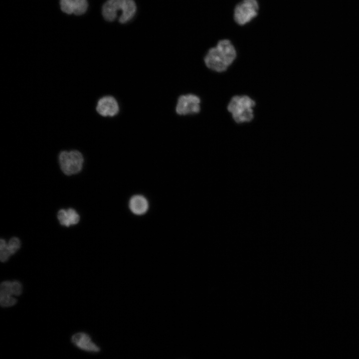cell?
<instances>
[{
    "label": "cell",
    "mask_w": 359,
    "mask_h": 359,
    "mask_svg": "<svg viewBox=\"0 0 359 359\" xmlns=\"http://www.w3.org/2000/svg\"><path fill=\"white\" fill-rule=\"evenodd\" d=\"M66 211L69 225L75 224L79 222L80 219L79 216L74 209L69 208L67 209Z\"/></svg>",
    "instance_id": "obj_11"
},
{
    "label": "cell",
    "mask_w": 359,
    "mask_h": 359,
    "mask_svg": "<svg viewBox=\"0 0 359 359\" xmlns=\"http://www.w3.org/2000/svg\"><path fill=\"white\" fill-rule=\"evenodd\" d=\"M200 100L193 94L180 96L178 100L176 112L179 115H187L197 113L200 111Z\"/></svg>",
    "instance_id": "obj_7"
},
{
    "label": "cell",
    "mask_w": 359,
    "mask_h": 359,
    "mask_svg": "<svg viewBox=\"0 0 359 359\" xmlns=\"http://www.w3.org/2000/svg\"><path fill=\"white\" fill-rule=\"evenodd\" d=\"M62 11L67 14L81 15L88 7L87 0H60Z\"/></svg>",
    "instance_id": "obj_8"
},
{
    "label": "cell",
    "mask_w": 359,
    "mask_h": 359,
    "mask_svg": "<svg viewBox=\"0 0 359 359\" xmlns=\"http://www.w3.org/2000/svg\"><path fill=\"white\" fill-rule=\"evenodd\" d=\"M136 11V4L133 0H108L102 7L104 18L110 21L119 17L121 23L130 20Z\"/></svg>",
    "instance_id": "obj_2"
},
{
    "label": "cell",
    "mask_w": 359,
    "mask_h": 359,
    "mask_svg": "<svg viewBox=\"0 0 359 359\" xmlns=\"http://www.w3.org/2000/svg\"><path fill=\"white\" fill-rule=\"evenodd\" d=\"M255 102L247 95H236L230 100L227 110L238 124L249 122L254 118L253 108Z\"/></svg>",
    "instance_id": "obj_3"
},
{
    "label": "cell",
    "mask_w": 359,
    "mask_h": 359,
    "mask_svg": "<svg viewBox=\"0 0 359 359\" xmlns=\"http://www.w3.org/2000/svg\"><path fill=\"white\" fill-rule=\"evenodd\" d=\"M95 110L97 114L101 117H112L118 113L119 106L114 97L105 95L96 101Z\"/></svg>",
    "instance_id": "obj_6"
},
{
    "label": "cell",
    "mask_w": 359,
    "mask_h": 359,
    "mask_svg": "<svg viewBox=\"0 0 359 359\" xmlns=\"http://www.w3.org/2000/svg\"><path fill=\"white\" fill-rule=\"evenodd\" d=\"M236 56L235 49L228 40H222L209 50L204 57L206 66L211 70L222 72L226 70Z\"/></svg>",
    "instance_id": "obj_1"
},
{
    "label": "cell",
    "mask_w": 359,
    "mask_h": 359,
    "mask_svg": "<svg viewBox=\"0 0 359 359\" xmlns=\"http://www.w3.org/2000/svg\"><path fill=\"white\" fill-rule=\"evenodd\" d=\"M258 9V5L256 0H243L235 8L234 19L238 24L243 25L257 15Z\"/></svg>",
    "instance_id": "obj_5"
},
{
    "label": "cell",
    "mask_w": 359,
    "mask_h": 359,
    "mask_svg": "<svg viewBox=\"0 0 359 359\" xmlns=\"http://www.w3.org/2000/svg\"><path fill=\"white\" fill-rule=\"evenodd\" d=\"M10 255H11V254L7 247V244H6V245L5 247H4L2 249H0V259L1 261V262L6 261L8 259V258Z\"/></svg>",
    "instance_id": "obj_17"
},
{
    "label": "cell",
    "mask_w": 359,
    "mask_h": 359,
    "mask_svg": "<svg viewBox=\"0 0 359 359\" xmlns=\"http://www.w3.org/2000/svg\"><path fill=\"white\" fill-rule=\"evenodd\" d=\"M130 205L132 211L137 214L144 213L148 208L147 200L140 195L133 197L131 199Z\"/></svg>",
    "instance_id": "obj_10"
},
{
    "label": "cell",
    "mask_w": 359,
    "mask_h": 359,
    "mask_svg": "<svg viewBox=\"0 0 359 359\" xmlns=\"http://www.w3.org/2000/svg\"><path fill=\"white\" fill-rule=\"evenodd\" d=\"M58 160L62 171L66 175H71L81 170L84 157L78 150H63L59 153Z\"/></svg>",
    "instance_id": "obj_4"
},
{
    "label": "cell",
    "mask_w": 359,
    "mask_h": 359,
    "mask_svg": "<svg viewBox=\"0 0 359 359\" xmlns=\"http://www.w3.org/2000/svg\"><path fill=\"white\" fill-rule=\"evenodd\" d=\"M11 290L12 295L18 296L22 292V286L20 282L15 281L11 282Z\"/></svg>",
    "instance_id": "obj_16"
},
{
    "label": "cell",
    "mask_w": 359,
    "mask_h": 359,
    "mask_svg": "<svg viewBox=\"0 0 359 359\" xmlns=\"http://www.w3.org/2000/svg\"><path fill=\"white\" fill-rule=\"evenodd\" d=\"M71 341L81 349L91 352H98L99 348L91 340L89 336L83 333H78L72 337Z\"/></svg>",
    "instance_id": "obj_9"
},
{
    "label": "cell",
    "mask_w": 359,
    "mask_h": 359,
    "mask_svg": "<svg viewBox=\"0 0 359 359\" xmlns=\"http://www.w3.org/2000/svg\"><path fill=\"white\" fill-rule=\"evenodd\" d=\"M20 241L16 237L11 238L7 244V247L11 255L13 254L20 247Z\"/></svg>",
    "instance_id": "obj_12"
},
{
    "label": "cell",
    "mask_w": 359,
    "mask_h": 359,
    "mask_svg": "<svg viewBox=\"0 0 359 359\" xmlns=\"http://www.w3.org/2000/svg\"><path fill=\"white\" fill-rule=\"evenodd\" d=\"M58 219L61 224L66 226H69L68 221L67 211L64 209L60 210L57 214Z\"/></svg>",
    "instance_id": "obj_15"
},
{
    "label": "cell",
    "mask_w": 359,
    "mask_h": 359,
    "mask_svg": "<svg viewBox=\"0 0 359 359\" xmlns=\"http://www.w3.org/2000/svg\"><path fill=\"white\" fill-rule=\"evenodd\" d=\"M12 295L11 290V282L9 281L3 282L0 285V296Z\"/></svg>",
    "instance_id": "obj_14"
},
{
    "label": "cell",
    "mask_w": 359,
    "mask_h": 359,
    "mask_svg": "<svg viewBox=\"0 0 359 359\" xmlns=\"http://www.w3.org/2000/svg\"><path fill=\"white\" fill-rule=\"evenodd\" d=\"M6 245L5 240L1 239L0 241V250L3 249Z\"/></svg>",
    "instance_id": "obj_18"
},
{
    "label": "cell",
    "mask_w": 359,
    "mask_h": 359,
    "mask_svg": "<svg viewBox=\"0 0 359 359\" xmlns=\"http://www.w3.org/2000/svg\"><path fill=\"white\" fill-rule=\"evenodd\" d=\"M16 303V300L10 295L0 296V303L2 307H9Z\"/></svg>",
    "instance_id": "obj_13"
}]
</instances>
